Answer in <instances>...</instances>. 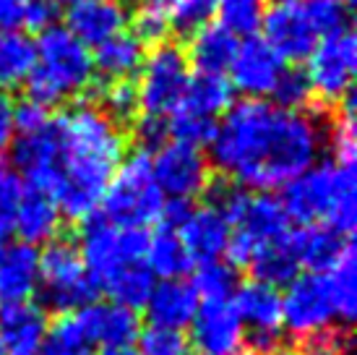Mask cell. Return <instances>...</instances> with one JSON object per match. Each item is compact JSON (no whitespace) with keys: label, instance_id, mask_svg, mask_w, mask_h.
<instances>
[{"label":"cell","instance_id":"cell-1","mask_svg":"<svg viewBox=\"0 0 357 355\" xmlns=\"http://www.w3.org/2000/svg\"><path fill=\"white\" fill-rule=\"evenodd\" d=\"M326 126L310 110H284L268 99H240L219 118L208 141V168L240 188L274 191L313 168Z\"/></svg>","mask_w":357,"mask_h":355},{"label":"cell","instance_id":"cell-2","mask_svg":"<svg viewBox=\"0 0 357 355\" xmlns=\"http://www.w3.org/2000/svg\"><path fill=\"white\" fill-rule=\"evenodd\" d=\"M52 131L55 162L42 194L58 204L60 215L89 219L126 157V133L91 102H79L52 118Z\"/></svg>","mask_w":357,"mask_h":355},{"label":"cell","instance_id":"cell-3","mask_svg":"<svg viewBox=\"0 0 357 355\" xmlns=\"http://www.w3.org/2000/svg\"><path fill=\"white\" fill-rule=\"evenodd\" d=\"M279 204L289 222L334 227L342 236H352L357 222V180L355 165L344 162H316L282 188Z\"/></svg>","mask_w":357,"mask_h":355},{"label":"cell","instance_id":"cell-4","mask_svg":"<svg viewBox=\"0 0 357 355\" xmlns=\"http://www.w3.org/2000/svg\"><path fill=\"white\" fill-rule=\"evenodd\" d=\"M26 99L50 110L84 94L94 84V60L66 27L40 31L34 45V68L26 76Z\"/></svg>","mask_w":357,"mask_h":355},{"label":"cell","instance_id":"cell-5","mask_svg":"<svg viewBox=\"0 0 357 355\" xmlns=\"http://www.w3.org/2000/svg\"><path fill=\"white\" fill-rule=\"evenodd\" d=\"M167 198L151 175L149 152H133L118 165L100 198V217L123 230H146L162 222Z\"/></svg>","mask_w":357,"mask_h":355},{"label":"cell","instance_id":"cell-6","mask_svg":"<svg viewBox=\"0 0 357 355\" xmlns=\"http://www.w3.org/2000/svg\"><path fill=\"white\" fill-rule=\"evenodd\" d=\"M45 306L63 314H76L79 308L94 303L97 285L81 261L76 243L55 238L40 254V287Z\"/></svg>","mask_w":357,"mask_h":355},{"label":"cell","instance_id":"cell-7","mask_svg":"<svg viewBox=\"0 0 357 355\" xmlns=\"http://www.w3.org/2000/svg\"><path fill=\"white\" fill-rule=\"evenodd\" d=\"M190 76L193 73H190L188 55L180 45L175 42L154 45V50L146 52L139 68V84H136L139 110L144 115L167 118L183 102Z\"/></svg>","mask_w":357,"mask_h":355},{"label":"cell","instance_id":"cell-8","mask_svg":"<svg viewBox=\"0 0 357 355\" xmlns=\"http://www.w3.org/2000/svg\"><path fill=\"white\" fill-rule=\"evenodd\" d=\"M146 240H149L146 230H123L91 215L89 219H84L76 248L94 285L100 287L123 266L144 261Z\"/></svg>","mask_w":357,"mask_h":355},{"label":"cell","instance_id":"cell-9","mask_svg":"<svg viewBox=\"0 0 357 355\" xmlns=\"http://www.w3.org/2000/svg\"><path fill=\"white\" fill-rule=\"evenodd\" d=\"M289 225L292 222L287 219L277 196L264 191H248L238 215L229 222L232 233L225 256L232 266H248L261 248L287 236L292 230Z\"/></svg>","mask_w":357,"mask_h":355},{"label":"cell","instance_id":"cell-10","mask_svg":"<svg viewBox=\"0 0 357 355\" xmlns=\"http://www.w3.org/2000/svg\"><path fill=\"white\" fill-rule=\"evenodd\" d=\"M357 71V37L352 29L321 37L305 58V81L310 94L324 105H339L352 92Z\"/></svg>","mask_w":357,"mask_h":355},{"label":"cell","instance_id":"cell-11","mask_svg":"<svg viewBox=\"0 0 357 355\" xmlns=\"http://www.w3.org/2000/svg\"><path fill=\"white\" fill-rule=\"evenodd\" d=\"M151 175L162 196L169 201L190 204L211 186V168L201 149L180 141H165L151 154Z\"/></svg>","mask_w":357,"mask_h":355},{"label":"cell","instance_id":"cell-12","mask_svg":"<svg viewBox=\"0 0 357 355\" xmlns=\"http://www.w3.org/2000/svg\"><path fill=\"white\" fill-rule=\"evenodd\" d=\"M337 314L324 275H298L282 296V326L303 342L337 329Z\"/></svg>","mask_w":357,"mask_h":355},{"label":"cell","instance_id":"cell-13","mask_svg":"<svg viewBox=\"0 0 357 355\" xmlns=\"http://www.w3.org/2000/svg\"><path fill=\"white\" fill-rule=\"evenodd\" d=\"M232 306L240 316L243 335H248L250 350L258 355L274 353L282 342V293L277 287L250 280L240 285L232 296Z\"/></svg>","mask_w":357,"mask_h":355},{"label":"cell","instance_id":"cell-14","mask_svg":"<svg viewBox=\"0 0 357 355\" xmlns=\"http://www.w3.org/2000/svg\"><path fill=\"white\" fill-rule=\"evenodd\" d=\"M261 29L264 42L284 63L305 60L321 40L310 21L305 0H274L268 8H264Z\"/></svg>","mask_w":357,"mask_h":355},{"label":"cell","instance_id":"cell-15","mask_svg":"<svg viewBox=\"0 0 357 355\" xmlns=\"http://www.w3.org/2000/svg\"><path fill=\"white\" fill-rule=\"evenodd\" d=\"M287 63L268 48L264 37L250 34L238 42L235 58L229 63V87L245 94V99H266L274 94Z\"/></svg>","mask_w":357,"mask_h":355},{"label":"cell","instance_id":"cell-16","mask_svg":"<svg viewBox=\"0 0 357 355\" xmlns=\"http://www.w3.org/2000/svg\"><path fill=\"white\" fill-rule=\"evenodd\" d=\"M243 337L232 300H201L190 321V347L204 355H232L243 347Z\"/></svg>","mask_w":357,"mask_h":355},{"label":"cell","instance_id":"cell-17","mask_svg":"<svg viewBox=\"0 0 357 355\" xmlns=\"http://www.w3.org/2000/svg\"><path fill=\"white\" fill-rule=\"evenodd\" d=\"M76 321H79L86 342L100 345L102 350L133 345V340L141 332L139 314L120 303H112V300H102V303L94 300L89 306L79 308Z\"/></svg>","mask_w":357,"mask_h":355},{"label":"cell","instance_id":"cell-18","mask_svg":"<svg viewBox=\"0 0 357 355\" xmlns=\"http://www.w3.org/2000/svg\"><path fill=\"white\" fill-rule=\"evenodd\" d=\"M175 233L183 240L188 256L201 264V261H217L227 254L232 227L219 209H214L211 204H201L185 212Z\"/></svg>","mask_w":357,"mask_h":355},{"label":"cell","instance_id":"cell-19","mask_svg":"<svg viewBox=\"0 0 357 355\" xmlns=\"http://www.w3.org/2000/svg\"><path fill=\"white\" fill-rule=\"evenodd\" d=\"M66 29L86 48H100L128 27V10L120 0H86L68 8Z\"/></svg>","mask_w":357,"mask_h":355},{"label":"cell","instance_id":"cell-20","mask_svg":"<svg viewBox=\"0 0 357 355\" xmlns=\"http://www.w3.org/2000/svg\"><path fill=\"white\" fill-rule=\"evenodd\" d=\"M13 230L26 246H47L60 236L63 215L58 204L37 188H24L19 204L10 215Z\"/></svg>","mask_w":357,"mask_h":355},{"label":"cell","instance_id":"cell-21","mask_svg":"<svg viewBox=\"0 0 357 355\" xmlns=\"http://www.w3.org/2000/svg\"><path fill=\"white\" fill-rule=\"evenodd\" d=\"M40 287V251L26 243L8 246L0 256V306H21L37 296Z\"/></svg>","mask_w":357,"mask_h":355},{"label":"cell","instance_id":"cell-22","mask_svg":"<svg viewBox=\"0 0 357 355\" xmlns=\"http://www.w3.org/2000/svg\"><path fill=\"white\" fill-rule=\"evenodd\" d=\"M50 321L34 303L8 306L0 311V342L6 355H40Z\"/></svg>","mask_w":357,"mask_h":355},{"label":"cell","instance_id":"cell-23","mask_svg":"<svg viewBox=\"0 0 357 355\" xmlns=\"http://www.w3.org/2000/svg\"><path fill=\"white\" fill-rule=\"evenodd\" d=\"M199 303L201 300L190 282H185V280H159L144 308L149 316V324L185 332L196 311H199Z\"/></svg>","mask_w":357,"mask_h":355},{"label":"cell","instance_id":"cell-24","mask_svg":"<svg viewBox=\"0 0 357 355\" xmlns=\"http://www.w3.org/2000/svg\"><path fill=\"white\" fill-rule=\"evenodd\" d=\"M292 246L298 254L300 269L324 275L352 248V240L337 233L334 227L316 222V225H303L292 230Z\"/></svg>","mask_w":357,"mask_h":355},{"label":"cell","instance_id":"cell-25","mask_svg":"<svg viewBox=\"0 0 357 355\" xmlns=\"http://www.w3.org/2000/svg\"><path fill=\"white\" fill-rule=\"evenodd\" d=\"M238 42V37L219 21H208L190 34V45L185 50L190 68H196L199 73H225L235 58Z\"/></svg>","mask_w":357,"mask_h":355},{"label":"cell","instance_id":"cell-26","mask_svg":"<svg viewBox=\"0 0 357 355\" xmlns=\"http://www.w3.org/2000/svg\"><path fill=\"white\" fill-rule=\"evenodd\" d=\"M144 58H146V48L133 31H120L118 37L100 45L91 55L94 73H100L105 81H130L139 73Z\"/></svg>","mask_w":357,"mask_h":355},{"label":"cell","instance_id":"cell-27","mask_svg":"<svg viewBox=\"0 0 357 355\" xmlns=\"http://www.w3.org/2000/svg\"><path fill=\"white\" fill-rule=\"evenodd\" d=\"M144 264L149 266V272L159 280H183L193 269V259L188 256L178 233L172 227L162 225L146 240Z\"/></svg>","mask_w":357,"mask_h":355},{"label":"cell","instance_id":"cell-28","mask_svg":"<svg viewBox=\"0 0 357 355\" xmlns=\"http://www.w3.org/2000/svg\"><path fill=\"white\" fill-rule=\"evenodd\" d=\"M232 92L235 89L229 87L225 73H193L178 108L199 113L204 118L219 120L232 108Z\"/></svg>","mask_w":357,"mask_h":355},{"label":"cell","instance_id":"cell-29","mask_svg":"<svg viewBox=\"0 0 357 355\" xmlns=\"http://www.w3.org/2000/svg\"><path fill=\"white\" fill-rule=\"evenodd\" d=\"M248 266L253 272V280H258V282H266L277 290L282 285L287 287L300 275V261L295 246H292V230L284 238L261 248Z\"/></svg>","mask_w":357,"mask_h":355},{"label":"cell","instance_id":"cell-30","mask_svg":"<svg viewBox=\"0 0 357 355\" xmlns=\"http://www.w3.org/2000/svg\"><path fill=\"white\" fill-rule=\"evenodd\" d=\"M34 68V42L19 29H0V92L21 87Z\"/></svg>","mask_w":357,"mask_h":355},{"label":"cell","instance_id":"cell-31","mask_svg":"<svg viewBox=\"0 0 357 355\" xmlns=\"http://www.w3.org/2000/svg\"><path fill=\"white\" fill-rule=\"evenodd\" d=\"M154 285H157V277L149 272V266L144 261H136V264L123 266L120 272H115L100 287L107 293L112 303H120V306L130 308V311H139V308L146 306Z\"/></svg>","mask_w":357,"mask_h":355},{"label":"cell","instance_id":"cell-32","mask_svg":"<svg viewBox=\"0 0 357 355\" xmlns=\"http://www.w3.org/2000/svg\"><path fill=\"white\" fill-rule=\"evenodd\" d=\"M326 280L328 296L334 303V314H337L339 324H352L357 314V266H355V248H349L344 256L328 272H324Z\"/></svg>","mask_w":357,"mask_h":355},{"label":"cell","instance_id":"cell-33","mask_svg":"<svg viewBox=\"0 0 357 355\" xmlns=\"http://www.w3.org/2000/svg\"><path fill=\"white\" fill-rule=\"evenodd\" d=\"M91 99H94L91 105H97L120 129L133 126V120L139 118V97L133 81H102L100 87H94Z\"/></svg>","mask_w":357,"mask_h":355},{"label":"cell","instance_id":"cell-34","mask_svg":"<svg viewBox=\"0 0 357 355\" xmlns=\"http://www.w3.org/2000/svg\"><path fill=\"white\" fill-rule=\"evenodd\" d=\"M193 290L199 300H232L238 290V269L229 261H201L193 275Z\"/></svg>","mask_w":357,"mask_h":355},{"label":"cell","instance_id":"cell-35","mask_svg":"<svg viewBox=\"0 0 357 355\" xmlns=\"http://www.w3.org/2000/svg\"><path fill=\"white\" fill-rule=\"evenodd\" d=\"M167 133L172 136V141L180 144H190V147H208V141L214 138L219 120L204 118L199 113H190L185 108H175L167 118Z\"/></svg>","mask_w":357,"mask_h":355},{"label":"cell","instance_id":"cell-36","mask_svg":"<svg viewBox=\"0 0 357 355\" xmlns=\"http://www.w3.org/2000/svg\"><path fill=\"white\" fill-rule=\"evenodd\" d=\"M264 3L266 0H217L219 24L235 37H250L261 27Z\"/></svg>","mask_w":357,"mask_h":355},{"label":"cell","instance_id":"cell-37","mask_svg":"<svg viewBox=\"0 0 357 355\" xmlns=\"http://www.w3.org/2000/svg\"><path fill=\"white\" fill-rule=\"evenodd\" d=\"M40 355H89V342L76 321V314H63L47 329Z\"/></svg>","mask_w":357,"mask_h":355},{"label":"cell","instance_id":"cell-38","mask_svg":"<svg viewBox=\"0 0 357 355\" xmlns=\"http://www.w3.org/2000/svg\"><path fill=\"white\" fill-rule=\"evenodd\" d=\"M159 3L167 10L172 29L183 34H193L217 13V0H159Z\"/></svg>","mask_w":357,"mask_h":355},{"label":"cell","instance_id":"cell-39","mask_svg":"<svg viewBox=\"0 0 357 355\" xmlns=\"http://www.w3.org/2000/svg\"><path fill=\"white\" fill-rule=\"evenodd\" d=\"M172 31V24L167 19V10L159 0H144L133 13V34L141 40V45H162Z\"/></svg>","mask_w":357,"mask_h":355},{"label":"cell","instance_id":"cell-40","mask_svg":"<svg viewBox=\"0 0 357 355\" xmlns=\"http://www.w3.org/2000/svg\"><path fill=\"white\" fill-rule=\"evenodd\" d=\"M139 355H190V340L185 332L149 324L139 332Z\"/></svg>","mask_w":357,"mask_h":355},{"label":"cell","instance_id":"cell-41","mask_svg":"<svg viewBox=\"0 0 357 355\" xmlns=\"http://www.w3.org/2000/svg\"><path fill=\"white\" fill-rule=\"evenodd\" d=\"M274 105L284 110H305L310 105V87L305 81V73L298 68H284L282 79H279L277 89H274Z\"/></svg>","mask_w":357,"mask_h":355},{"label":"cell","instance_id":"cell-42","mask_svg":"<svg viewBox=\"0 0 357 355\" xmlns=\"http://www.w3.org/2000/svg\"><path fill=\"white\" fill-rule=\"evenodd\" d=\"M307 13H310V21L316 27L318 37H328L334 31L347 29V8L339 6L334 0H305Z\"/></svg>","mask_w":357,"mask_h":355},{"label":"cell","instance_id":"cell-43","mask_svg":"<svg viewBox=\"0 0 357 355\" xmlns=\"http://www.w3.org/2000/svg\"><path fill=\"white\" fill-rule=\"evenodd\" d=\"M24 188L26 186H24L19 173L0 162V222L3 225L10 222V215H13V209L19 204Z\"/></svg>","mask_w":357,"mask_h":355},{"label":"cell","instance_id":"cell-44","mask_svg":"<svg viewBox=\"0 0 357 355\" xmlns=\"http://www.w3.org/2000/svg\"><path fill=\"white\" fill-rule=\"evenodd\" d=\"M60 6L55 0H26L24 3V13H21V24H26L34 31H47L58 27Z\"/></svg>","mask_w":357,"mask_h":355},{"label":"cell","instance_id":"cell-45","mask_svg":"<svg viewBox=\"0 0 357 355\" xmlns=\"http://www.w3.org/2000/svg\"><path fill=\"white\" fill-rule=\"evenodd\" d=\"M50 123V113L45 108H40L37 102L31 99H24L19 105H13V131L24 136V133H34V131H42Z\"/></svg>","mask_w":357,"mask_h":355},{"label":"cell","instance_id":"cell-46","mask_svg":"<svg viewBox=\"0 0 357 355\" xmlns=\"http://www.w3.org/2000/svg\"><path fill=\"white\" fill-rule=\"evenodd\" d=\"M133 131H136V141L141 144L144 152H149V147L157 149L159 144L167 141V120L154 118V115H141L133 120Z\"/></svg>","mask_w":357,"mask_h":355},{"label":"cell","instance_id":"cell-47","mask_svg":"<svg viewBox=\"0 0 357 355\" xmlns=\"http://www.w3.org/2000/svg\"><path fill=\"white\" fill-rule=\"evenodd\" d=\"M13 105L8 92H0V154L13 144Z\"/></svg>","mask_w":357,"mask_h":355},{"label":"cell","instance_id":"cell-48","mask_svg":"<svg viewBox=\"0 0 357 355\" xmlns=\"http://www.w3.org/2000/svg\"><path fill=\"white\" fill-rule=\"evenodd\" d=\"M26 0H0V29H16Z\"/></svg>","mask_w":357,"mask_h":355},{"label":"cell","instance_id":"cell-49","mask_svg":"<svg viewBox=\"0 0 357 355\" xmlns=\"http://www.w3.org/2000/svg\"><path fill=\"white\" fill-rule=\"evenodd\" d=\"M102 355H139V350L133 345H126V347H107V350H102Z\"/></svg>","mask_w":357,"mask_h":355},{"label":"cell","instance_id":"cell-50","mask_svg":"<svg viewBox=\"0 0 357 355\" xmlns=\"http://www.w3.org/2000/svg\"><path fill=\"white\" fill-rule=\"evenodd\" d=\"M8 251V225L0 222V256Z\"/></svg>","mask_w":357,"mask_h":355},{"label":"cell","instance_id":"cell-51","mask_svg":"<svg viewBox=\"0 0 357 355\" xmlns=\"http://www.w3.org/2000/svg\"><path fill=\"white\" fill-rule=\"evenodd\" d=\"M268 355H305V353H303V347H277L274 353Z\"/></svg>","mask_w":357,"mask_h":355},{"label":"cell","instance_id":"cell-52","mask_svg":"<svg viewBox=\"0 0 357 355\" xmlns=\"http://www.w3.org/2000/svg\"><path fill=\"white\" fill-rule=\"evenodd\" d=\"M60 8L66 6V8H73V6H81V3H86V0H55Z\"/></svg>","mask_w":357,"mask_h":355},{"label":"cell","instance_id":"cell-53","mask_svg":"<svg viewBox=\"0 0 357 355\" xmlns=\"http://www.w3.org/2000/svg\"><path fill=\"white\" fill-rule=\"evenodd\" d=\"M232 355H258L256 350H250V347H240L238 353H232Z\"/></svg>","mask_w":357,"mask_h":355},{"label":"cell","instance_id":"cell-54","mask_svg":"<svg viewBox=\"0 0 357 355\" xmlns=\"http://www.w3.org/2000/svg\"><path fill=\"white\" fill-rule=\"evenodd\" d=\"M334 3H339V6H344V8H347V6L352 3V0H334Z\"/></svg>","mask_w":357,"mask_h":355},{"label":"cell","instance_id":"cell-55","mask_svg":"<svg viewBox=\"0 0 357 355\" xmlns=\"http://www.w3.org/2000/svg\"><path fill=\"white\" fill-rule=\"evenodd\" d=\"M120 3H123V0H120ZM128 3H144V0H128Z\"/></svg>","mask_w":357,"mask_h":355},{"label":"cell","instance_id":"cell-56","mask_svg":"<svg viewBox=\"0 0 357 355\" xmlns=\"http://www.w3.org/2000/svg\"><path fill=\"white\" fill-rule=\"evenodd\" d=\"M0 355H6V350H3V342H0Z\"/></svg>","mask_w":357,"mask_h":355}]
</instances>
